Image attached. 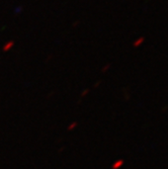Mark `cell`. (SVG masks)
<instances>
[{"label":"cell","mask_w":168,"mask_h":169,"mask_svg":"<svg viewBox=\"0 0 168 169\" xmlns=\"http://www.w3.org/2000/svg\"><path fill=\"white\" fill-rule=\"evenodd\" d=\"M122 164H123V161H122V160H120V161H118L115 165H113V169H116L119 166H120V165H122Z\"/></svg>","instance_id":"obj_1"}]
</instances>
